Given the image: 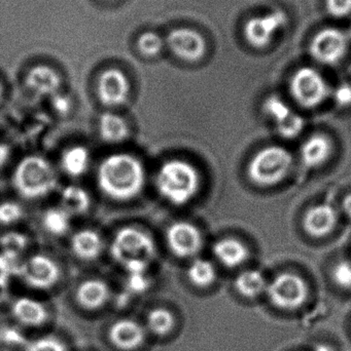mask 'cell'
<instances>
[{
	"label": "cell",
	"instance_id": "cell-15",
	"mask_svg": "<svg viewBox=\"0 0 351 351\" xmlns=\"http://www.w3.org/2000/svg\"><path fill=\"white\" fill-rule=\"evenodd\" d=\"M348 39V34L340 29H323L311 41V55L319 63L334 65L346 55Z\"/></svg>",
	"mask_w": 351,
	"mask_h": 351
},
{
	"label": "cell",
	"instance_id": "cell-8",
	"mask_svg": "<svg viewBox=\"0 0 351 351\" xmlns=\"http://www.w3.org/2000/svg\"><path fill=\"white\" fill-rule=\"evenodd\" d=\"M270 302L282 311L300 308L308 298V287L300 276L282 274L276 276L266 289Z\"/></svg>",
	"mask_w": 351,
	"mask_h": 351
},
{
	"label": "cell",
	"instance_id": "cell-7",
	"mask_svg": "<svg viewBox=\"0 0 351 351\" xmlns=\"http://www.w3.org/2000/svg\"><path fill=\"white\" fill-rule=\"evenodd\" d=\"M164 241L169 253L181 260L198 257L203 247V235L194 223L185 220L171 222L165 230Z\"/></svg>",
	"mask_w": 351,
	"mask_h": 351
},
{
	"label": "cell",
	"instance_id": "cell-28",
	"mask_svg": "<svg viewBox=\"0 0 351 351\" xmlns=\"http://www.w3.org/2000/svg\"><path fill=\"white\" fill-rule=\"evenodd\" d=\"M235 289L245 298H257L266 292L267 282L261 272L258 270H247L237 276Z\"/></svg>",
	"mask_w": 351,
	"mask_h": 351
},
{
	"label": "cell",
	"instance_id": "cell-44",
	"mask_svg": "<svg viewBox=\"0 0 351 351\" xmlns=\"http://www.w3.org/2000/svg\"><path fill=\"white\" fill-rule=\"evenodd\" d=\"M0 351H8V350H0Z\"/></svg>",
	"mask_w": 351,
	"mask_h": 351
},
{
	"label": "cell",
	"instance_id": "cell-22",
	"mask_svg": "<svg viewBox=\"0 0 351 351\" xmlns=\"http://www.w3.org/2000/svg\"><path fill=\"white\" fill-rule=\"evenodd\" d=\"M141 322L148 337L155 339H166L177 329V315L166 306H155L148 309Z\"/></svg>",
	"mask_w": 351,
	"mask_h": 351
},
{
	"label": "cell",
	"instance_id": "cell-39",
	"mask_svg": "<svg viewBox=\"0 0 351 351\" xmlns=\"http://www.w3.org/2000/svg\"><path fill=\"white\" fill-rule=\"evenodd\" d=\"M12 150L10 144L0 140V170L5 168L12 160Z\"/></svg>",
	"mask_w": 351,
	"mask_h": 351
},
{
	"label": "cell",
	"instance_id": "cell-3",
	"mask_svg": "<svg viewBox=\"0 0 351 351\" xmlns=\"http://www.w3.org/2000/svg\"><path fill=\"white\" fill-rule=\"evenodd\" d=\"M59 171L53 162L41 154H28L12 169V186L21 199L41 202L57 193Z\"/></svg>",
	"mask_w": 351,
	"mask_h": 351
},
{
	"label": "cell",
	"instance_id": "cell-42",
	"mask_svg": "<svg viewBox=\"0 0 351 351\" xmlns=\"http://www.w3.org/2000/svg\"><path fill=\"white\" fill-rule=\"evenodd\" d=\"M4 88L2 86L1 82H0V102H1L2 98H3Z\"/></svg>",
	"mask_w": 351,
	"mask_h": 351
},
{
	"label": "cell",
	"instance_id": "cell-5",
	"mask_svg": "<svg viewBox=\"0 0 351 351\" xmlns=\"http://www.w3.org/2000/svg\"><path fill=\"white\" fill-rule=\"evenodd\" d=\"M16 274L29 290L37 293L52 292L63 280L58 260L43 253L30 254L21 260Z\"/></svg>",
	"mask_w": 351,
	"mask_h": 351
},
{
	"label": "cell",
	"instance_id": "cell-4",
	"mask_svg": "<svg viewBox=\"0 0 351 351\" xmlns=\"http://www.w3.org/2000/svg\"><path fill=\"white\" fill-rule=\"evenodd\" d=\"M107 251L111 259L124 270L150 267L158 255L152 233L137 225L120 227L107 243Z\"/></svg>",
	"mask_w": 351,
	"mask_h": 351
},
{
	"label": "cell",
	"instance_id": "cell-30",
	"mask_svg": "<svg viewBox=\"0 0 351 351\" xmlns=\"http://www.w3.org/2000/svg\"><path fill=\"white\" fill-rule=\"evenodd\" d=\"M0 243L4 254L19 259L21 254L24 253L30 245V239L24 233L12 232L4 235ZM19 260L21 261V259Z\"/></svg>",
	"mask_w": 351,
	"mask_h": 351
},
{
	"label": "cell",
	"instance_id": "cell-19",
	"mask_svg": "<svg viewBox=\"0 0 351 351\" xmlns=\"http://www.w3.org/2000/svg\"><path fill=\"white\" fill-rule=\"evenodd\" d=\"M166 43L177 57L185 61H197L205 53V40L200 33L191 28L173 29L167 36Z\"/></svg>",
	"mask_w": 351,
	"mask_h": 351
},
{
	"label": "cell",
	"instance_id": "cell-33",
	"mask_svg": "<svg viewBox=\"0 0 351 351\" xmlns=\"http://www.w3.org/2000/svg\"><path fill=\"white\" fill-rule=\"evenodd\" d=\"M137 47L144 56L155 57L162 51L164 40L157 33L148 31L140 35L137 40Z\"/></svg>",
	"mask_w": 351,
	"mask_h": 351
},
{
	"label": "cell",
	"instance_id": "cell-1",
	"mask_svg": "<svg viewBox=\"0 0 351 351\" xmlns=\"http://www.w3.org/2000/svg\"><path fill=\"white\" fill-rule=\"evenodd\" d=\"M148 179L146 164L133 152H111L95 168V182L100 193L120 204L137 199L144 193Z\"/></svg>",
	"mask_w": 351,
	"mask_h": 351
},
{
	"label": "cell",
	"instance_id": "cell-10",
	"mask_svg": "<svg viewBox=\"0 0 351 351\" xmlns=\"http://www.w3.org/2000/svg\"><path fill=\"white\" fill-rule=\"evenodd\" d=\"M113 299V290L104 278L90 276L80 280L72 293L76 308L89 315L104 311Z\"/></svg>",
	"mask_w": 351,
	"mask_h": 351
},
{
	"label": "cell",
	"instance_id": "cell-16",
	"mask_svg": "<svg viewBox=\"0 0 351 351\" xmlns=\"http://www.w3.org/2000/svg\"><path fill=\"white\" fill-rule=\"evenodd\" d=\"M286 23V14L282 10H272L264 16H256L245 24V38L253 47H265Z\"/></svg>",
	"mask_w": 351,
	"mask_h": 351
},
{
	"label": "cell",
	"instance_id": "cell-11",
	"mask_svg": "<svg viewBox=\"0 0 351 351\" xmlns=\"http://www.w3.org/2000/svg\"><path fill=\"white\" fill-rule=\"evenodd\" d=\"M291 93L299 104L306 108H315L327 99L330 90L327 82L319 71L304 67L293 76Z\"/></svg>",
	"mask_w": 351,
	"mask_h": 351
},
{
	"label": "cell",
	"instance_id": "cell-37",
	"mask_svg": "<svg viewBox=\"0 0 351 351\" xmlns=\"http://www.w3.org/2000/svg\"><path fill=\"white\" fill-rule=\"evenodd\" d=\"M334 101L336 104L340 107H348L351 105V84H340L339 86H336L334 90L333 94Z\"/></svg>",
	"mask_w": 351,
	"mask_h": 351
},
{
	"label": "cell",
	"instance_id": "cell-36",
	"mask_svg": "<svg viewBox=\"0 0 351 351\" xmlns=\"http://www.w3.org/2000/svg\"><path fill=\"white\" fill-rule=\"evenodd\" d=\"M333 280L338 287L346 290L351 289V261H342L333 269Z\"/></svg>",
	"mask_w": 351,
	"mask_h": 351
},
{
	"label": "cell",
	"instance_id": "cell-34",
	"mask_svg": "<svg viewBox=\"0 0 351 351\" xmlns=\"http://www.w3.org/2000/svg\"><path fill=\"white\" fill-rule=\"evenodd\" d=\"M304 127V119L295 112H293L288 119L276 125L278 134L286 139H294L298 137Z\"/></svg>",
	"mask_w": 351,
	"mask_h": 351
},
{
	"label": "cell",
	"instance_id": "cell-14",
	"mask_svg": "<svg viewBox=\"0 0 351 351\" xmlns=\"http://www.w3.org/2000/svg\"><path fill=\"white\" fill-rule=\"evenodd\" d=\"M10 315L16 325L28 330L43 329L52 319L49 305L34 296L14 299L10 305Z\"/></svg>",
	"mask_w": 351,
	"mask_h": 351
},
{
	"label": "cell",
	"instance_id": "cell-12",
	"mask_svg": "<svg viewBox=\"0 0 351 351\" xmlns=\"http://www.w3.org/2000/svg\"><path fill=\"white\" fill-rule=\"evenodd\" d=\"M131 86L129 78L117 68H109L99 75L96 97L106 110H117L129 100Z\"/></svg>",
	"mask_w": 351,
	"mask_h": 351
},
{
	"label": "cell",
	"instance_id": "cell-13",
	"mask_svg": "<svg viewBox=\"0 0 351 351\" xmlns=\"http://www.w3.org/2000/svg\"><path fill=\"white\" fill-rule=\"evenodd\" d=\"M107 243L104 235L100 230L94 227H82L76 229L68 237V245L69 251L78 261L91 262L97 261L102 257L105 251H107Z\"/></svg>",
	"mask_w": 351,
	"mask_h": 351
},
{
	"label": "cell",
	"instance_id": "cell-43",
	"mask_svg": "<svg viewBox=\"0 0 351 351\" xmlns=\"http://www.w3.org/2000/svg\"><path fill=\"white\" fill-rule=\"evenodd\" d=\"M348 36L351 37V25H350V34H348Z\"/></svg>",
	"mask_w": 351,
	"mask_h": 351
},
{
	"label": "cell",
	"instance_id": "cell-24",
	"mask_svg": "<svg viewBox=\"0 0 351 351\" xmlns=\"http://www.w3.org/2000/svg\"><path fill=\"white\" fill-rule=\"evenodd\" d=\"M338 216L335 208L329 204H317L307 210L304 216V228L313 237H325L333 230Z\"/></svg>",
	"mask_w": 351,
	"mask_h": 351
},
{
	"label": "cell",
	"instance_id": "cell-25",
	"mask_svg": "<svg viewBox=\"0 0 351 351\" xmlns=\"http://www.w3.org/2000/svg\"><path fill=\"white\" fill-rule=\"evenodd\" d=\"M212 253L220 264L229 268L240 265L249 255L245 245L234 239H223L216 241L212 247Z\"/></svg>",
	"mask_w": 351,
	"mask_h": 351
},
{
	"label": "cell",
	"instance_id": "cell-17",
	"mask_svg": "<svg viewBox=\"0 0 351 351\" xmlns=\"http://www.w3.org/2000/svg\"><path fill=\"white\" fill-rule=\"evenodd\" d=\"M97 136L107 145H121L131 137L129 121L119 110H103L95 123Z\"/></svg>",
	"mask_w": 351,
	"mask_h": 351
},
{
	"label": "cell",
	"instance_id": "cell-27",
	"mask_svg": "<svg viewBox=\"0 0 351 351\" xmlns=\"http://www.w3.org/2000/svg\"><path fill=\"white\" fill-rule=\"evenodd\" d=\"M332 145L324 135H313L301 147V158L305 166L317 168L323 165L331 154Z\"/></svg>",
	"mask_w": 351,
	"mask_h": 351
},
{
	"label": "cell",
	"instance_id": "cell-26",
	"mask_svg": "<svg viewBox=\"0 0 351 351\" xmlns=\"http://www.w3.org/2000/svg\"><path fill=\"white\" fill-rule=\"evenodd\" d=\"M216 267L212 261L205 258L198 257L190 260L185 269V278L188 282L197 289L210 288L216 280Z\"/></svg>",
	"mask_w": 351,
	"mask_h": 351
},
{
	"label": "cell",
	"instance_id": "cell-21",
	"mask_svg": "<svg viewBox=\"0 0 351 351\" xmlns=\"http://www.w3.org/2000/svg\"><path fill=\"white\" fill-rule=\"evenodd\" d=\"M25 84L31 94L39 98L49 99L62 90L61 76L55 69L45 65L31 68L25 78Z\"/></svg>",
	"mask_w": 351,
	"mask_h": 351
},
{
	"label": "cell",
	"instance_id": "cell-31",
	"mask_svg": "<svg viewBox=\"0 0 351 351\" xmlns=\"http://www.w3.org/2000/svg\"><path fill=\"white\" fill-rule=\"evenodd\" d=\"M25 208L20 202L3 200L0 202V225L16 226L25 218Z\"/></svg>",
	"mask_w": 351,
	"mask_h": 351
},
{
	"label": "cell",
	"instance_id": "cell-35",
	"mask_svg": "<svg viewBox=\"0 0 351 351\" xmlns=\"http://www.w3.org/2000/svg\"><path fill=\"white\" fill-rule=\"evenodd\" d=\"M49 100L51 102L52 109H53L54 112L59 115V117H67V115L71 113L72 109H73L74 104L71 97L64 93L63 90L54 95Z\"/></svg>",
	"mask_w": 351,
	"mask_h": 351
},
{
	"label": "cell",
	"instance_id": "cell-9",
	"mask_svg": "<svg viewBox=\"0 0 351 351\" xmlns=\"http://www.w3.org/2000/svg\"><path fill=\"white\" fill-rule=\"evenodd\" d=\"M105 338L113 350L138 351L146 346L150 337L141 319L119 317L107 326Z\"/></svg>",
	"mask_w": 351,
	"mask_h": 351
},
{
	"label": "cell",
	"instance_id": "cell-18",
	"mask_svg": "<svg viewBox=\"0 0 351 351\" xmlns=\"http://www.w3.org/2000/svg\"><path fill=\"white\" fill-rule=\"evenodd\" d=\"M56 166L59 174L76 182L90 172L94 166V160L88 146L84 144H71L62 150Z\"/></svg>",
	"mask_w": 351,
	"mask_h": 351
},
{
	"label": "cell",
	"instance_id": "cell-41",
	"mask_svg": "<svg viewBox=\"0 0 351 351\" xmlns=\"http://www.w3.org/2000/svg\"><path fill=\"white\" fill-rule=\"evenodd\" d=\"M313 351H334L333 348H330L329 346H326V344H317L315 346V350Z\"/></svg>",
	"mask_w": 351,
	"mask_h": 351
},
{
	"label": "cell",
	"instance_id": "cell-6",
	"mask_svg": "<svg viewBox=\"0 0 351 351\" xmlns=\"http://www.w3.org/2000/svg\"><path fill=\"white\" fill-rule=\"evenodd\" d=\"M292 164V154L288 150L280 146H270L260 150L251 158L247 174L258 185L271 186L286 177Z\"/></svg>",
	"mask_w": 351,
	"mask_h": 351
},
{
	"label": "cell",
	"instance_id": "cell-32",
	"mask_svg": "<svg viewBox=\"0 0 351 351\" xmlns=\"http://www.w3.org/2000/svg\"><path fill=\"white\" fill-rule=\"evenodd\" d=\"M263 109L266 115L270 119H272L276 125L288 119L293 113L292 109L288 106V103L284 102L282 99L278 96H271L266 99Z\"/></svg>",
	"mask_w": 351,
	"mask_h": 351
},
{
	"label": "cell",
	"instance_id": "cell-2",
	"mask_svg": "<svg viewBox=\"0 0 351 351\" xmlns=\"http://www.w3.org/2000/svg\"><path fill=\"white\" fill-rule=\"evenodd\" d=\"M154 187L163 202L174 208H183L199 193L201 175L189 160L173 156L159 165L154 175Z\"/></svg>",
	"mask_w": 351,
	"mask_h": 351
},
{
	"label": "cell",
	"instance_id": "cell-23",
	"mask_svg": "<svg viewBox=\"0 0 351 351\" xmlns=\"http://www.w3.org/2000/svg\"><path fill=\"white\" fill-rule=\"evenodd\" d=\"M74 219L59 204L49 206L41 215V226L43 232L55 239L69 237L73 231Z\"/></svg>",
	"mask_w": 351,
	"mask_h": 351
},
{
	"label": "cell",
	"instance_id": "cell-40",
	"mask_svg": "<svg viewBox=\"0 0 351 351\" xmlns=\"http://www.w3.org/2000/svg\"><path fill=\"white\" fill-rule=\"evenodd\" d=\"M342 206H343L344 213L348 215V218L351 219V194L344 198Z\"/></svg>",
	"mask_w": 351,
	"mask_h": 351
},
{
	"label": "cell",
	"instance_id": "cell-38",
	"mask_svg": "<svg viewBox=\"0 0 351 351\" xmlns=\"http://www.w3.org/2000/svg\"><path fill=\"white\" fill-rule=\"evenodd\" d=\"M330 14L335 16H346L351 12V0H327Z\"/></svg>",
	"mask_w": 351,
	"mask_h": 351
},
{
	"label": "cell",
	"instance_id": "cell-20",
	"mask_svg": "<svg viewBox=\"0 0 351 351\" xmlns=\"http://www.w3.org/2000/svg\"><path fill=\"white\" fill-rule=\"evenodd\" d=\"M57 196V204L73 219L82 218L92 210V194L84 185L76 182L60 186Z\"/></svg>",
	"mask_w": 351,
	"mask_h": 351
},
{
	"label": "cell",
	"instance_id": "cell-29",
	"mask_svg": "<svg viewBox=\"0 0 351 351\" xmlns=\"http://www.w3.org/2000/svg\"><path fill=\"white\" fill-rule=\"evenodd\" d=\"M24 351H70L69 346L62 338L54 334H45L27 342Z\"/></svg>",
	"mask_w": 351,
	"mask_h": 351
}]
</instances>
